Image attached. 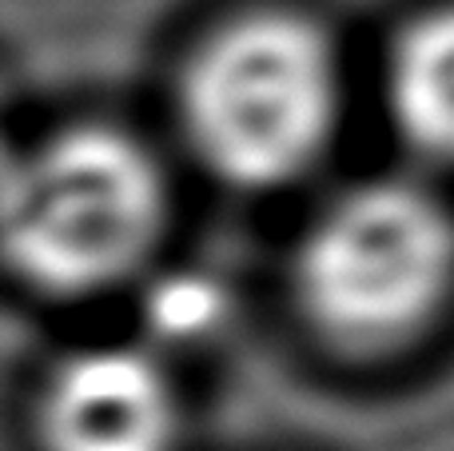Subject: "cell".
Returning <instances> with one entry per match:
<instances>
[{
    "label": "cell",
    "mask_w": 454,
    "mask_h": 451,
    "mask_svg": "<svg viewBox=\"0 0 454 451\" xmlns=\"http://www.w3.org/2000/svg\"><path fill=\"white\" fill-rule=\"evenodd\" d=\"M339 56L299 12H243L215 28L180 80L188 144L243 192L291 184L327 152L339 124Z\"/></svg>",
    "instance_id": "obj_1"
},
{
    "label": "cell",
    "mask_w": 454,
    "mask_h": 451,
    "mask_svg": "<svg viewBox=\"0 0 454 451\" xmlns=\"http://www.w3.org/2000/svg\"><path fill=\"white\" fill-rule=\"evenodd\" d=\"M168 184L136 136L72 124L4 172L12 272L48 296H100L148 264L164 236Z\"/></svg>",
    "instance_id": "obj_2"
},
{
    "label": "cell",
    "mask_w": 454,
    "mask_h": 451,
    "mask_svg": "<svg viewBox=\"0 0 454 451\" xmlns=\"http://www.w3.org/2000/svg\"><path fill=\"white\" fill-rule=\"evenodd\" d=\"M291 284L303 320L339 352L411 344L454 296V216L411 180L347 188L307 224Z\"/></svg>",
    "instance_id": "obj_3"
},
{
    "label": "cell",
    "mask_w": 454,
    "mask_h": 451,
    "mask_svg": "<svg viewBox=\"0 0 454 451\" xmlns=\"http://www.w3.org/2000/svg\"><path fill=\"white\" fill-rule=\"evenodd\" d=\"M44 451H172L180 400L144 348L100 344L60 360L40 396Z\"/></svg>",
    "instance_id": "obj_4"
},
{
    "label": "cell",
    "mask_w": 454,
    "mask_h": 451,
    "mask_svg": "<svg viewBox=\"0 0 454 451\" xmlns=\"http://www.w3.org/2000/svg\"><path fill=\"white\" fill-rule=\"evenodd\" d=\"M387 108L411 148L454 164V0L399 32L387 60Z\"/></svg>",
    "instance_id": "obj_5"
}]
</instances>
